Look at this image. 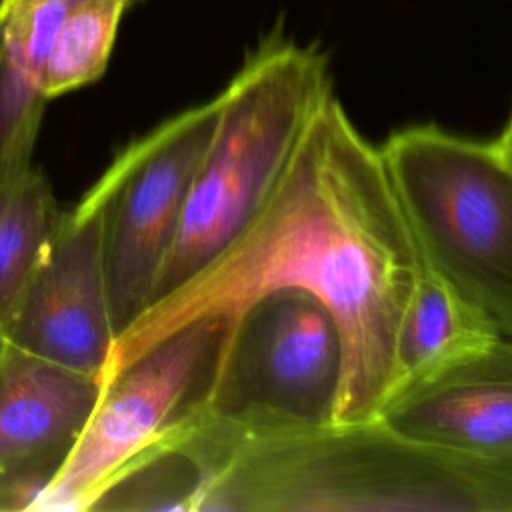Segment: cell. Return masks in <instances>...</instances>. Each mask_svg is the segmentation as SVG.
I'll list each match as a JSON object with an SVG mask.
<instances>
[{
	"instance_id": "obj_4",
	"label": "cell",
	"mask_w": 512,
	"mask_h": 512,
	"mask_svg": "<svg viewBox=\"0 0 512 512\" xmlns=\"http://www.w3.org/2000/svg\"><path fill=\"white\" fill-rule=\"evenodd\" d=\"M380 148L424 264L512 338V162L432 124Z\"/></svg>"
},
{
	"instance_id": "obj_12",
	"label": "cell",
	"mask_w": 512,
	"mask_h": 512,
	"mask_svg": "<svg viewBox=\"0 0 512 512\" xmlns=\"http://www.w3.org/2000/svg\"><path fill=\"white\" fill-rule=\"evenodd\" d=\"M62 214L64 208L40 168L0 174V326L6 330Z\"/></svg>"
},
{
	"instance_id": "obj_17",
	"label": "cell",
	"mask_w": 512,
	"mask_h": 512,
	"mask_svg": "<svg viewBox=\"0 0 512 512\" xmlns=\"http://www.w3.org/2000/svg\"><path fill=\"white\" fill-rule=\"evenodd\" d=\"M8 350H10V340H8V332L4 326H0V370L4 366V360L8 356Z\"/></svg>"
},
{
	"instance_id": "obj_9",
	"label": "cell",
	"mask_w": 512,
	"mask_h": 512,
	"mask_svg": "<svg viewBox=\"0 0 512 512\" xmlns=\"http://www.w3.org/2000/svg\"><path fill=\"white\" fill-rule=\"evenodd\" d=\"M378 418L448 454L512 468V338L394 392Z\"/></svg>"
},
{
	"instance_id": "obj_3",
	"label": "cell",
	"mask_w": 512,
	"mask_h": 512,
	"mask_svg": "<svg viewBox=\"0 0 512 512\" xmlns=\"http://www.w3.org/2000/svg\"><path fill=\"white\" fill-rule=\"evenodd\" d=\"M332 94L328 58L276 24L218 94V120L164 260L156 302L214 260L250 222Z\"/></svg>"
},
{
	"instance_id": "obj_6",
	"label": "cell",
	"mask_w": 512,
	"mask_h": 512,
	"mask_svg": "<svg viewBox=\"0 0 512 512\" xmlns=\"http://www.w3.org/2000/svg\"><path fill=\"white\" fill-rule=\"evenodd\" d=\"M342 340L330 310L310 292L280 288L232 318L206 412L268 430L334 420Z\"/></svg>"
},
{
	"instance_id": "obj_15",
	"label": "cell",
	"mask_w": 512,
	"mask_h": 512,
	"mask_svg": "<svg viewBox=\"0 0 512 512\" xmlns=\"http://www.w3.org/2000/svg\"><path fill=\"white\" fill-rule=\"evenodd\" d=\"M68 6L70 0H0V30L38 76Z\"/></svg>"
},
{
	"instance_id": "obj_14",
	"label": "cell",
	"mask_w": 512,
	"mask_h": 512,
	"mask_svg": "<svg viewBox=\"0 0 512 512\" xmlns=\"http://www.w3.org/2000/svg\"><path fill=\"white\" fill-rule=\"evenodd\" d=\"M48 102L38 72L12 50L0 30V174L34 166L32 154Z\"/></svg>"
},
{
	"instance_id": "obj_11",
	"label": "cell",
	"mask_w": 512,
	"mask_h": 512,
	"mask_svg": "<svg viewBox=\"0 0 512 512\" xmlns=\"http://www.w3.org/2000/svg\"><path fill=\"white\" fill-rule=\"evenodd\" d=\"M498 336L476 304L424 264L400 318L390 396L484 350Z\"/></svg>"
},
{
	"instance_id": "obj_2",
	"label": "cell",
	"mask_w": 512,
	"mask_h": 512,
	"mask_svg": "<svg viewBox=\"0 0 512 512\" xmlns=\"http://www.w3.org/2000/svg\"><path fill=\"white\" fill-rule=\"evenodd\" d=\"M152 450L186 460L194 512H512V468L416 442L380 418L254 430L198 408Z\"/></svg>"
},
{
	"instance_id": "obj_10",
	"label": "cell",
	"mask_w": 512,
	"mask_h": 512,
	"mask_svg": "<svg viewBox=\"0 0 512 512\" xmlns=\"http://www.w3.org/2000/svg\"><path fill=\"white\" fill-rule=\"evenodd\" d=\"M104 390L80 374L10 344L0 370V468L66 458Z\"/></svg>"
},
{
	"instance_id": "obj_18",
	"label": "cell",
	"mask_w": 512,
	"mask_h": 512,
	"mask_svg": "<svg viewBox=\"0 0 512 512\" xmlns=\"http://www.w3.org/2000/svg\"><path fill=\"white\" fill-rule=\"evenodd\" d=\"M70 2H72V0H70ZM132 2H134V4H140V2H142V0H132Z\"/></svg>"
},
{
	"instance_id": "obj_5",
	"label": "cell",
	"mask_w": 512,
	"mask_h": 512,
	"mask_svg": "<svg viewBox=\"0 0 512 512\" xmlns=\"http://www.w3.org/2000/svg\"><path fill=\"white\" fill-rule=\"evenodd\" d=\"M232 318H194L116 372L34 512L92 510L130 464L202 408L216 382Z\"/></svg>"
},
{
	"instance_id": "obj_16",
	"label": "cell",
	"mask_w": 512,
	"mask_h": 512,
	"mask_svg": "<svg viewBox=\"0 0 512 512\" xmlns=\"http://www.w3.org/2000/svg\"><path fill=\"white\" fill-rule=\"evenodd\" d=\"M494 142L504 152V156L512 162V110H510V116H508V122H506L504 130L500 132V136Z\"/></svg>"
},
{
	"instance_id": "obj_7",
	"label": "cell",
	"mask_w": 512,
	"mask_h": 512,
	"mask_svg": "<svg viewBox=\"0 0 512 512\" xmlns=\"http://www.w3.org/2000/svg\"><path fill=\"white\" fill-rule=\"evenodd\" d=\"M218 120V94L130 142L104 170L106 268L118 334L148 306Z\"/></svg>"
},
{
	"instance_id": "obj_13",
	"label": "cell",
	"mask_w": 512,
	"mask_h": 512,
	"mask_svg": "<svg viewBox=\"0 0 512 512\" xmlns=\"http://www.w3.org/2000/svg\"><path fill=\"white\" fill-rule=\"evenodd\" d=\"M132 0H72L52 40L40 82L48 100L84 88L108 68L116 34Z\"/></svg>"
},
{
	"instance_id": "obj_1",
	"label": "cell",
	"mask_w": 512,
	"mask_h": 512,
	"mask_svg": "<svg viewBox=\"0 0 512 512\" xmlns=\"http://www.w3.org/2000/svg\"><path fill=\"white\" fill-rule=\"evenodd\" d=\"M422 268L382 148L332 92L238 236L116 336L104 384L194 318L236 316L268 292L300 288L340 330L344 366L332 422L378 418L394 386L400 318Z\"/></svg>"
},
{
	"instance_id": "obj_8",
	"label": "cell",
	"mask_w": 512,
	"mask_h": 512,
	"mask_svg": "<svg viewBox=\"0 0 512 512\" xmlns=\"http://www.w3.org/2000/svg\"><path fill=\"white\" fill-rule=\"evenodd\" d=\"M108 196L102 172L64 210L6 330L16 350L102 382L118 336L106 268Z\"/></svg>"
}]
</instances>
